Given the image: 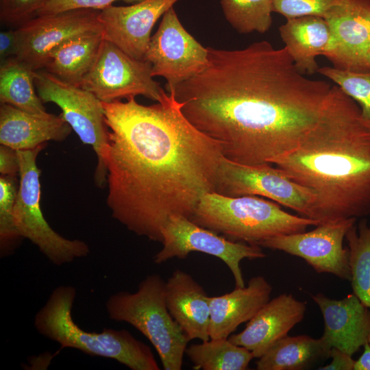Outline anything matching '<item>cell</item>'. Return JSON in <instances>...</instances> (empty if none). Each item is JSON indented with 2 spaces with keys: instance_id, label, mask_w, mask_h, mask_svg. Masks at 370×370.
<instances>
[{
  "instance_id": "1",
  "label": "cell",
  "mask_w": 370,
  "mask_h": 370,
  "mask_svg": "<svg viewBox=\"0 0 370 370\" xmlns=\"http://www.w3.org/2000/svg\"><path fill=\"white\" fill-rule=\"evenodd\" d=\"M207 49L206 68L172 89L186 119L240 164H270L298 146L332 86L306 77L285 47L266 40L237 50Z\"/></svg>"
},
{
  "instance_id": "2",
  "label": "cell",
  "mask_w": 370,
  "mask_h": 370,
  "mask_svg": "<svg viewBox=\"0 0 370 370\" xmlns=\"http://www.w3.org/2000/svg\"><path fill=\"white\" fill-rule=\"evenodd\" d=\"M101 103L108 130L101 174L107 205L128 230L162 243L171 217L190 219L201 197L216 191L222 145L186 119L173 90L150 106L135 97Z\"/></svg>"
},
{
  "instance_id": "3",
  "label": "cell",
  "mask_w": 370,
  "mask_h": 370,
  "mask_svg": "<svg viewBox=\"0 0 370 370\" xmlns=\"http://www.w3.org/2000/svg\"><path fill=\"white\" fill-rule=\"evenodd\" d=\"M270 164L316 194L320 224L370 214V123L337 85L304 140Z\"/></svg>"
},
{
  "instance_id": "4",
  "label": "cell",
  "mask_w": 370,
  "mask_h": 370,
  "mask_svg": "<svg viewBox=\"0 0 370 370\" xmlns=\"http://www.w3.org/2000/svg\"><path fill=\"white\" fill-rule=\"evenodd\" d=\"M75 296L73 286L56 288L35 315L36 330L61 348L114 359L132 370L160 369L151 348L129 331L104 328L101 332H87L78 326L72 317Z\"/></svg>"
},
{
  "instance_id": "5",
  "label": "cell",
  "mask_w": 370,
  "mask_h": 370,
  "mask_svg": "<svg viewBox=\"0 0 370 370\" xmlns=\"http://www.w3.org/2000/svg\"><path fill=\"white\" fill-rule=\"evenodd\" d=\"M190 220L232 241L258 246L271 237L302 232L320 224L258 196L229 197L216 192L201 197Z\"/></svg>"
},
{
  "instance_id": "6",
  "label": "cell",
  "mask_w": 370,
  "mask_h": 370,
  "mask_svg": "<svg viewBox=\"0 0 370 370\" xmlns=\"http://www.w3.org/2000/svg\"><path fill=\"white\" fill-rule=\"evenodd\" d=\"M165 284L159 275H149L135 293L111 295L106 308L110 319L130 324L150 341L163 369L180 370L189 340L167 308Z\"/></svg>"
},
{
  "instance_id": "7",
  "label": "cell",
  "mask_w": 370,
  "mask_h": 370,
  "mask_svg": "<svg viewBox=\"0 0 370 370\" xmlns=\"http://www.w3.org/2000/svg\"><path fill=\"white\" fill-rule=\"evenodd\" d=\"M44 145L17 150L19 186L14 207V221L22 238L29 240L51 262L60 266L86 257L90 248L83 241L71 240L60 235L42 214L40 205V171L36 159Z\"/></svg>"
},
{
  "instance_id": "8",
  "label": "cell",
  "mask_w": 370,
  "mask_h": 370,
  "mask_svg": "<svg viewBox=\"0 0 370 370\" xmlns=\"http://www.w3.org/2000/svg\"><path fill=\"white\" fill-rule=\"evenodd\" d=\"M216 193L229 197L261 196L314 218L316 194L270 164H243L225 157L219 166Z\"/></svg>"
},
{
  "instance_id": "9",
  "label": "cell",
  "mask_w": 370,
  "mask_h": 370,
  "mask_svg": "<svg viewBox=\"0 0 370 370\" xmlns=\"http://www.w3.org/2000/svg\"><path fill=\"white\" fill-rule=\"evenodd\" d=\"M34 84L42 101L58 106L61 115L81 141L93 148L97 158L94 180L97 186L102 187V156L108 130L101 101L92 92L62 81L45 70L36 71Z\"/></svg>"
},
{
  "instance_id": "10",
  "label": "cell",
  "mask_w": 370,
  "mask_h": 370,
  "mask_svg": "<svg viewBox=\"0 0 370 370\" xmlns=\"http://www.w3.org/2000/svg\"><path fill=\"white\" fill-rule=\"evenodd\" d=\"M161 234L162 248L153 257L156 264H162L175 258L184 259L192 252L204 253L220 259L227 265L236 287L245 286L240 266L241 260L266 257L260 246L232 241L183 216L171 217Z\"/></svg>"
},
{
  "instance_id": "11",
  "label": "cell",
  "mask_w": 370,
  "mask_h": 370,
  "mask_svg": "<svg viewBox=\"0 0 370 370\" xmlns=\"http://www.w3.org/2000/svg\"><path fill=\"white\" fill-rule=\"evenodd\" d=\"M80 87L106 103L137 95L159 102L166 94L153 79L149 62L132 58L106 39Z\"/></svg>"
},
{
  "instance_id": "12",
  "label": "cell",
  "mask_w": 370,
  "mask_h": 370,
  "mask_svg": "<svg viewBox=\"0 0 370 370\" xmlns=\"http://www.w3.org/2000/svg\"><path fill=\"white\" fill-rule=\"evenodd\" d=\"M101 10L74 9L38 16L15 29L17 60L33 71L44 69L53 52L78 37L103 30Z\"/></svg>"
},
{
  "instance_id": "13",
  "label": "cell",
  "mask_w": 370,
  "mask_h": 370,
  "mask_svg": "<svg viewBox=\"0 0 370 370\" xmlns=\"http://www.w3.org/2000/svg\"><path fill=\"white\" fill-rule=\"evenodd\" d=\"M208 56L207 47L186 31L172 7L151 37L145 60L151 64L153 77L166 79L169 92L201 73L208 64Z\"/></svg>"
},
{
  "instance_id": "14",
  "label": "cell",
  "mask_w": 370,
  "mask_h": 370,
  "mask_svg": "<svg viewBox=\"0 0 370 370\" xmlns=\"http://www.w3.org/2000/svg\"><path fill=\"white\" fill-rule=\"evenodd\" d=\"M356 218L321 223L309 232L268 238L260 247L282 251L304 259L318 273H331L351 280L348 247L343 241Z\"/></svg>"
},
{
  "instance_id": "15",
  "label": "cell",
  "mask_w": 370,
  "mask_h": 370,
  "mask_svg": "<svg viewBox=\"0 0 370 370\" xmlns=\"http://www.w3.org/2000/svg\"><path fill=\"white\" fill-rule=\"evenodd\" d=\"M323 18L330 38L323 56L339 69H370V0H336Z\"/></svg>"
},
{
  "instance_id": "16",
  "label": "cell",
  "mask_w": 370,
  "mask_h": 370,
  "mask_svg": "<svg viewBox=\"0 0 370 370\" xmlns=\"http://www.w3.org/2000/svg\"><path fill=\"white\" fill-rule=\"evenodd\" d=\"M179 0H143L129 6L110 5L100 11L104 38L133 58L145 60L157 21Z\"/></svg>"
},
{
  "instance_id": "17",
  "label": "cell",
  "mask_w": 370,
  "mask_h": 370,
  "mask_svg": "<svg viewBox=\"0 0 370 370\" xmlns=\"http://www.w3.org/2000/svg\"><path fill=\"white\" fill-rule=\"evenodd\" d=\"M306 310L305 302L292 294H281L265 304L243 331L228 339L259 358L303 320Z\"/></svg>"
},
{
  "instance_id": "18",
  "label": "cell",
  "mask_w": 370,
  "mask_h": 370,
  "mask_svg": "<svg viewBox=\"0 0 370 370\" xmlns=\"http://www.w3.org/2000/svg\"><path fill=\"white\" fill-rule=\"evenodd\" d=\"M311 298L318 305L324 321L321 337L330 347L354 355L368 342L370 334V308L354 293L341 300L322 293Z\"/></svg>"
},
{
  "instance_id": "19",
  "label": "cell",
  "mask_w": 370,
  "mask_h": 370,
  "mask_svg": "<svg viewBox=\"0 0 370 370\" xmlns=\"http://www.w3.org/2000/svg\"><path fill=\"white\" fill-rule=\"evenodd\" d=\"M71 130L61 114H34L1 103V145L16 150L32 149L49 140L63 141Z\"/></svg>"
},
{
  "instance_id": "20",
  "label": "cell",
  "mask_w": 370,
  "mask_h": 370,
  "mask_svg": "<svg viewBox=\"0 0 370 370\" xmlns=\"http://www.w3.org/2000/svg\"><path fill=\"white\" fill-rule=\"evenodd\" d=\"M271 291V285L258 275L251 278L244 287H236L222 295L209 296L210 338H227L270 300Z\"/></svg>"
},
{
  "instance_id": "21",
  "label": "cell",
  "mask_w": 370,
  "mask_h": 370,
  "mask_svg": "<svg viewBox=\"0 0 370 370\" xmlns=\"http://www.w3.org/2000/svg\"><path fill=\"white\" fill-rule=\"evenodd\" d=\"M167 308L188 339H210L209 296L186 272L176 269L165 284Z\"/></svg>"
},
{
  "instance_id": "22",
  "label": "cell",
  "mask_w": 370,
  "mask_h": 370,
  "mask_svg": "<svg viewBox=\"0 0 370 370\" xmlns=\"http://www.w3.org/2000/svg\"><path fill=\"white\" fill-rule=\"evenodd\" d=\"M279 33L297 69L304 75L317 73L316 58L323 54L330 38L326 20L319 16L287 19Z\"/></svg>"
},
{
  "instance_id": "23",
  "label": "cell",
  "mask_w": 370,
  "mask_h": 370,
  "mask_svg": "<svg viewBox=\"0 0 370 370\" xmlns=\"http://www.w3.org/2000/svg\"><path fill=\"white\" fill-rule=\"evenodd\" d=\"M330 347L321 336H286L256 362L258 370H303L330 358Z\"/></svg>"
},
{
  "instance_id": "24",
  "label": "cell",
  "mask_w": 370,
  "mask_h": 370,
  "mask_svg": "<svg viewBox=\"0 0 370 370\" xmlns=\"http://www.w3.org/2000/svg\"><path fill=\"white\" fill-rule=\"evenodd\" d=\"M104 39L103 30L73 39L53 52L44 69L62 81L80 87L94 66Z\"/></svg>"
},
{
  "instance_id": "25",
  "label": "cell",
  "mask_w": 370,
  "mask_h": 370,
  "mask_svg": "<svg viewBox=\"0 0 370 370\" xmlns=\"http://www.w3.org/2000/svg\"><path fill=\"white\" fill-rule=\"evenodd\" d=\"M36 71L12 57L1 64L0 101L34 114L46 113L35 90Z\"/></svg>"
},
{
  "instance_id": "26",
  "label": "cell",
  "mask_w": 370,
  "mask_h": 370,
  "mask_svg": "<svg viewBox=\"0 0 370 370\" xmlns=\"http://www.w3.org/2000/svg\"><path fill=\"white\" fill-rule=\"evenodd\" d=\"M195 370H245L254 358L247 348L227 338H210L193 344L185 352Z\"/></svg>"
},
{
  "instance_id": "27",
  "label": "cell",
  "mask_w": 370,
  "mask_h": 370,
  "mask_svg": "<svg viewBox=\"0 0 370 370\" xmlns=\"http://www.w3.org/2000/svg\"><path fill=\"white\" fill-rule=\"evenodd\" d=\"M353 293L370 308V221L362 219L345 235Z\"/></svg>"
},
{
  "instance_id": "28",
  "label": "cell",
  "mask_w": 370,
  "mask_h": 370,
  "mask_svg": "<svg viewBox=\"0 0 370 370\" xmlns=\"http://www.w3.org/2000/svg\"><path fill=\"white\" fill-rule=\"evenodd\" d=\"M227 21L240 34H264L272 25L273 0H219Z\"/></svg>"
},
{
  "instance_id": "29",
  "label": "cell",
  "mask_w": 370,
  "mask_h": 370,
  "mask_svg": "<svg viewBox=\"0 0 370 370\" xmlns=\"http://www.w3.org/2000/svg\"><path fill=\"white\" fill-rule=\"evenodd\" d=\"M19 182L16 176L0 177V248L1 257L13 253L23 238L14 221V207Z\"/></svg>"
},
{
  "instance_id": "30",
  "label": "cell",
  "mask_w": 370,
  "mask_h": 370,
  "mask_svg": "<svg viewBox=\"0 0 370 370\" xmlns=\"http://www.w3.org/2000/svg\"><path fill=\"white\" fill-rule=\"evenodd\" d=\"M317 73L333 81L352 98L358 104L362 116L370 123V69L352 71L323 66Z\"/></svg>"
},
{
  "instance_id": "31",
  "label": "cell",
  "mask_w": 370,
  "mask_h": 370,
  "mask_svg": "<svg viewBox=\"0 0 370 370\" xmlns=\"http://www.w3.org/2000/svg\"><path fill=\"white\" fill-rule=\"evenodd\" d=\"M45 0H0V21L18 27L36 17Z\"/></svg>"
},
{
  "instance_id": "32",
  "label": "cell",
  "mask_w": 370,
  "mask_h": 370,
  "mask_svg": "<svg viewBox=\"0 0 370 370\" xmlns=\"http://www.w3.org/2000/svg\"><path fill=\"white\" fill-rule=\"evenodd\" d=\"M336 0H273V12L286 20L304 16L323 17Z\"/></svg>"
},
{
  "instance_id": "33",
  "label": "cell",
  "mask_w": 370,
  "mask_h": 370,
  "mask_svg": "<svg viewBox=\"0 0 370 370\" xmlns=\"http://www.w3.org/2000/svg\"><path fill=\"white\" fill-rule=\"evenodd\" d=\"M117 1L134 4L143 0H45L37 16L57 14L74 9L102 10Z\"/></svg>"
},
{
  "instance_id": "34",
  "label": "cell",
  "mask_w": 370,
  "mask_h": 370,
  "mask_svg": "<svg viewBox=\"0 0 370 370\" xmlns=\"http://www.w3.org/2000/svg\"><path fill=\"white\" fill-rule=\"evenodd\" d=\"M19 159L17 150L8 146L0 147V173L1 175L16 176L19 173Z\"/></svg>"
},
{
  "instance_id": "35",
  "label": "cell",
  "mask_w": 370,
  "mask_h": 370,
  "mask_svg": "<svg viewBox=\"0 0 370 370\" xmlns=\"http://www.w3.org/2000/svg\"><path fill=\"white\" fill-rule=\"evenodd\" d=\"M332 361L330 364L318 368L319 370H354L355 360L346 352L332 347L330 352Z\"/></svg>"
},
{
  "instance_id": "36",
  "label": "cell",
  "mask_w": 370,
  "mask_h": 370,
  "mask_svg": "<svg viewBox=\"0 0 370 370\" xmlns=\"http://www.w3.org/2000/svg\"><path fill=\"white\" fill-rule=\"evenodd\" d=\"M17 53V42L15 29L1 31L0 33L1 64Z\"/></svg>"
},
{
  "instance_id": "37",
  "label": "cell",
  "mask_w": 370,
  "mask_h": 370,
  "mask_svg": "<svg viewBox=\"0 0 370 370\" xmlns=\"http://www.w3.org/2000/svg\"><path fill=\"white\" fill-rule=\"evenodd\" d=\"M364 351L360 358L355 360L354 370H370V344H365Z\"/></svg>"
},
{
  "instance_id": "38",
  "label": "cell",
  "mask_w": 370,
  "mask_h": 370,
  "mask_svg": "<svg viewBox=\"0 0 370 370\" xmlns=\"http://www.w3.org/2000/svg\"><path fill=\"white\" fill-rule=\"evenodd\" d=\"M368 342H369V343L370 344V334H369V337H368Z\"/></svg>"
}]
</instances>
